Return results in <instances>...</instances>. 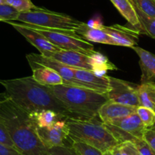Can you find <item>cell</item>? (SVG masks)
Returning <instances> with one entry per match:
<instances>
[{
	"label": "cell",
	"mask_w": 155,
	"mask_h": 155,
	"mask_svg": "<svg viewBox=\"0 0 155 155\" xmlns=\"http://www.w3.org/2000/svg\"><path fill=\"white\" fill-rule=\"evenodd\" d=\"M111 152H112V153H113V155H122L121 152H120V147H119V145L116 146L114 148L112 149Z\"/></svg>",
	"instance_id": "cell-35"
},
{
	"label": "cell",
	"mask_w": 155,
	"mask_h": 155,
	"mask_svg": "<svg viewBox=\"0 0 155 155\" xmlns=\"http://www.w3.org/2000/svg\"><path fill=\"white\" fill-rule=\"evenodd\" d=\"M102 28L112 37L115 46L132 48L138 44V36L141 34L134 28H129L120 25H114L112 26L103 25Z\"/></svg>",
	"instance_id": "cell-14"
},
{
	"label": "cell",
	"mask_w": 155,
	"mask_h": 155,
	"mask_svg": "<svg viewBox=\"0 0 155 155\" xmlns=\"http://www.w3.org/2000/svg\"><path fill=\"white\" fill-rule=\"evenodd\" d=\"M71 147L77 152L78 155H103L101 150L86 143L80 141H72Z\"/></svg>",
	"instance_id": "cell-25"
},
{
	"label": "cell",
	"mask_w": 155,
	"mask_h": 155,
	"mask_svg": "<svg viewBox=\"0 0 155 155\" xmlns=\"http://www.w3.org/2000/svg\"><path fill=\"white\" fill-rule=\"evenodd\" d=\"M5 4L10 5L19 13L37 10L40 7H37L31 2V0H5Z\"/></svg>",
	"instance_id": "cell-26"
},
{
	"label": "cell",
	"mask_w": 155,
	"mask_h": 155,
	"mask_svg": "<svg viewBox=\"0 0 155 155\" xmlns=\"http://www.w3.org/2000/svg\"><path fill=\"white\" fill-rule=\"evenodd\" d=\"M108 77L110 90L106 94L108 101L125 105L139 107L140 103L138 95V85L116 78L110 76Z\"/></svg>",
	"instance_id": "cell-8"
},
{
	"label": "cell",
	"mask_w": 155,
	"mask_h": 155,
	"mask_svg": "<svg viewBox=\"0 0 155 155\" xmlns=\"http://www.w3.org/2000/svg\"><path fill=\"white\" fill-rule=\"evenodd\" d=\"M122 155H140L138 149L132 141H124L119 144Z\"/></svg>",
	"instance_id": "cell-30"
},
{
	"label": "cell",
	"mask_w": 155,
	"mask_h": 155,
	"mask_svg": "<svg viewBox=\"0 0 155 155\" xmlns=\"http://www.w3.org/2000/svg\"><path fill=\"white\" fill-rule=\"evenodd\" d=\"M50 155H78L72 147L66 145L53 147L50 149Z\"/></svg>",
	"instance_id": "cell-32"
},
{
	"label": "cell",
	"mask_w": 155,
	"mask_h": 155,
	"mask_svg": "<svg viewBox=\"0 0 155 155\" xmlns=\"http://www.w3.org/2000/svg\"><path fill=\"white\" fill-rule=\"evenodd\" d=\"M0 4H5V0H0Z\"/></svg>",
	"instance_id": "cell-37"
},
{
	"label": "cell",
	"mask_w": 155,
	"mask_h": 155,
	"mask_svg": "<svg viewBox=\"0 0 155 155\" xmlns=\"http://www.w3.org/2000/svg\"><path fill=\"white\" fill-rule=\"evenodd\" d=\"M29 116L33 122L35 123L36 126L40 128L51 126L56 121L62 120L58 116L57 113L50 110H42V111L33 113V114H29Z\"/></svg>",
	"instance_id": "cell-22"
},
{
	"label": "cell",
	"mask_w": 155,
	"mask_h": 155,
	"mask_svg": "<svg viewBox=\"0 0 155 155\" xmlns=\"http://www.w3.org/2000/svg\"><path fill=\"white\" fill-rule=\"evenodd\" d=\"M78 34L88 42L91 41V42L98 43V44L115 45V43L112 37L103 29L102 27L100 28H91L86 24L85 26Z\"/></svg>",
	"instance_id": "cell-19"
},
{
	"label": "cell",
	"mask_w": 155,
	"mask_h": 155,
	"mask_svg": "<svg viewBox=\"0 0 155 155\" xmlns=\"http://www.w3.org/2000/svg\"><path fill=\"white\" fill-rule=\"evenodd\" d=\"M91 64L92 66V71L97 75H106V73L109 70H117L116 65L112 63L108 58L95 51L94 53L90 56Z\"/></svg>",
	"instance_id": "cell-21"
},
{
	"label": "cell",
	"mask_w": 155,
	"mask_h": 155,
	"mask_svg": "<svg viewBox=\"0 0 155 155\" xmlns=\"http://www.w3.org/2000/svg\"><path fill=\"white\" fill-rule=\"evenodd\" d=\"M104 124L120 144L131 141L134 138H143L147 129L136 113Z\"/></svg>",
	"instance_id": "cell-7"
},
{
	"label": "cell",
	"mask_w": 155,
	"mask_h": 155,
	"mask_svg": "<svg viewBox=\"0 0 155 155\" xmlns=\"http://www.w3.org/2000/svg\"><path fill=\"white\" fill-rule=\"evenodd\" d=\"M46 57L54 59L61 63L73 68H81L92 71L90 56L72 50H60L41 54Z\"/></svg>",
	"instance_id": "cell-11"
},
{
	"label": "cell",
	"mask_w": 155,
	"mask_h": 155,
	"mask_svg": "<svg viewBox=\"0 0 155 155\" xmlns=\"http://www.w3.org/2000/svg\"><path fill=\"white\" fill-rule=\"evenodd\" d=\"M19 12L7 4H0V21H17Z\"/></svg>",
	"instance_id": "cell-27"
},
{
	"label": "cell",
	"mask_w": 155,
	"mask_h": 155,
	"mask_svg": "<svg viewBox=\"0 0 155 155\" xmlns=\"http://www.w3.org/2000/svg\"><path fill=\"white\" fill-rule=\"evenodd\" d=\"M5 23L12 26L18 32L20 33L28 42L31 43L39 50L41 54H44L48 52H56L61 50L60 48L50 43L42 34H39L29 27L24 25L23 24L16 23L13 21H5Z\"/></svg>",
	"instance_id": "cell-12"
},
{
	"label": "cell",
	"mask_w": 155,
	"mask_h": 155,
	"mask_svg": "<svg viewBox=\"0 0 155 155\" xmlns=\"http://www.w3.org/2000/svg\"><path fill=\"white\" fill-rule=\"evenodd\" d=\"M143 138L155 151V125L146 129Z\"/></svg>",
	"instance_id": "cell-33"
},
{
	"label": "cell",
	"mask_w": 155,
	"mask_h": 155,
	"mask_svg": "<svg viewBox=\"0 0 155 155\" xmlns=\"http://www.w3.org/2000/svg\"><path fill=\"white\" fill-rule=\"evenodd\" d=\"M66 119L68 138L71 141H80L93 146L104 153L111 150L120 142L107 129L101 120Z\"/></svg>",
	"instance_id": "cell-4"
},
{
	"label": "cell",
	"mask_w": 155,
	"mask_h": 155,
	"mask_svg": "<svg viewBox=\"0 0 155 155\" xmlns=\"http://www.w3.org/2000/svg\"><path fill=\"white\" fill-rule=\"evenodd\" d=\"M103 155H113V153H112L111 150H107V151L104 152Z\"/></svg>",
	"instance_id": "cell-36"
},
{
	"label": "cell",
	"mask_w": 155,
	"mask_h": 155,
	"mask_svg": "<svg viewBox=\"0 0 155 155\" xmlns=\"http://www.w3.org/2000/svg\"><path fill=\"white\" fill-rule=\"evenodd\" d=\"M21 24L42 34L50 43L61 50L79 52L87 56H91L95 53L94 46L75 32L47 29L29 24Z\"/></svg>",
	"instance_id": "cell-6"
},
{
	"label": "cell",
	"mask_w": 155,
	"mask_h": 155,
	"mask_svg": "<svg viewBox=\"0 0 155 155\" xmlns=\"http://www.w3.org/2000/svg\"><path fill=\"white\" fill-rule=\"evenodd\" d=\"M21 23L29 24L47 29L71 31L78 34L86 23L63 13L56 12L44 8L20 12L17 19Z\"/></svg>",
	"instance_id": "cell-5"
},
{
	"label": "cell",
	"mask_w": 155,
	"mask_h": 155,
	"mask_svg": "<svg viewBox=\"0 0 155 155\" xmlns=\"http://www.w3.org/2000/svg\"><path fill=\"white\" fill-rule=\"evenodd\" d=\"M136 113L147 129L152 127L155 124V112L153 110L147 107L139 106L137 107Z\"/></svg>",
	"instance_id": "cell-24"
},
{
	"label": "cell",
	"mask_w": 155,
	"mask_h": 155,
	"mask_svg": "<svg viewBox=\"0 0 155 155\" xmlns=\"http://www.w3.org/2000/svg\"><path fill=\"white\" fill-rule=\"evenodd\" d=\"M0 121L8 130L15 147L23 155H50L39 138L37 126L29 114L16 105L5 93L0 94Z\"/></svg>",
	"instance_id": "cell-2"
},
{
	"label": "cell",
	"mask_w": 155,
	"mask_h": 155,
	"mask_svg": "<svg viewBox=\"0 0 155 155\" xmlns=\"http://www.w3.org/2000/svg\"><path fill=\"white\" fill-rule=\"evenodd\" d=\"M48 87L78 120L97 117L100 108L108 101L106 94L78 86L62 84Z\"/></svg>",
	"instance_id": "cell-3"
},
{
	"label": "cell",
	"mask_w": 155,
	"mask_h": 155,
	"mask_svg": "<svg viewBox=\"0 0 155 155\" xmlns=\"http://www.w3.org/2000/svg\"><path fill=\"white\" fill-rule=\"evenodd\" d=\"M133 5L148 15L155 18V0H131Z\"/></svg>",
	"instance_id": "cell-28"
},
{
	"label": "cell",
	"mask_w": 155,
	"mask_h": 155,
	"mask_svg": "<svg viewBox=\"0 0 155 155\" xmlns=\"http://www.w3.org/2000/svg\"><path fill=\"white\" fill-rule=\"evenodd\" d=\"M39 138L47 149L65 146V141L68 138V128L66 119L56 121L51 126L37 127Z\"/></svg>",
	"instance_id": "cell-9"
},
{
	"label": "cell",
	"mask_w": 155,
	"mask_h": 155,
	"mask_svg": "<svg viewBox=\"0 0 155 155\" xmlns=\"http://www.w3.org/2000/svg\"><path fill=\"white\" fill-rule=\"evenodd\" d=\"M134 7L139 21L141 34H146L151 38L155 39V18L145 14L135 5Z\"/></svg>",
	"instance_id": "cell-23"
},
{
	"label": "cell",
	"mask_w": 155,
	"mask_h": 155,
	"mask_svg": "<svg viewBox=\"0 0 155 155\" xmlns=\"http://www.w3.org/2000/svg\"><path fill=\"white\" fill-rule=\"evenodd\" d=\"M119 12L129 22L132 28L139 31L141 34L139 21L137 17L135 7L131 0H110Z\"/></svg>",
	"instance_id": "cell-18"
},
{
	"label": "cell",
	"mask_w": 155,
	"mask_h": 155,
	"mask_svg": "<svg viewBox=\"0 0 155 155\" xmlns=\"http://www.w3.org/2000/svg\"><path fill=\"white\" fill-rule=\"evenodd\" d=\"M140 106L147 107L155 112V83L154 81L141 83L138 87Z\"/></svg>",
	"instance_id": "cell-20"
},
{
	"label": "cell",
	"mask_w": 155,
	"mask_h": 155,
	"mask_svg": "<svg viewBox=\"0 0 155 155\" xmlns=\"http://www.w3.org/2000/svg\"><path fill=\"white\" fill-rule=\"evenodd\" d=\"M132 49L139 57V65L141 70V83L154 81L155 55L138 46L132 47Z\"/></svg>",
	"instance_id": "cell-17"
},
{
	"label": "cell",
	"mask_w": 155,
	"mask_h": 155,
	"mask_svg": "<svg viewBox=\"0 0 155 155\" xmlns=\"http://www.w3.org/2000/svg\"><path fill=\"white\" fill-rule=\"evenodd\" d=\"M26 57L28 61H31V62H36L37 64L49 67V68L55 70L62 78L63 84L78 86L75 78H74V68H73L67 66L54 59L46 57V56L41 55V53L40 54L30 53V54L27 55Z\"/></svg>",
	"instance_id": "cell-13"
},
{
	"label": "cell",
	"mask_w": 155,
	"mask_h": 155,
	"mask_svg": "<svg viewBox=\"0 0 155 155\" xmlns=\"http://www.w3.org/2000/svg\"><path fill=\"white\" fill-rule=\"evenodd\" d=\"M33 71L32 77L37 82L45 86H55L63 84L60 74L53 68L28 61Z\"/></svg>",
	"instance_id": "cell-16"
},
{
	"label": "cell",
	"mask_w": 155,
	"mask_h": 155,
	"mask_svg": "<svg viewBox=\"0 0 155 155\" xmlns=\"http://www.w3.org/2000/svg\"><path fill=\"white\" fill-rule=\"evenodd\" d=\"M0 143L15 148L12 142V140L8 134V130L1 121H0Z\"/></svg>",
	"instance_id": "cell-31"
},
{
	"label": "cell",
	"mask_w": 155,
	"mask_h": 155,
	"mask_svg": "<svg viewBox=\"0 0 155 155\" xmlns=\"http://www.w3.org/2000/svg\"><path fill=\"white\" fill-rule=\"evenodd\" d=\"M137 107L107 101L98 111V116L104 123H110L116 119L123 118L136 113Z\"/></svg>",
	"instance_id": "cell-15"
},
{
	"label": "cell",
	"mask_w": 155,
	"mask_h": 155,
	"mask_svg": "<svg viewBox=\"0 0 155 155\" xmlns=\"http://www.w3.org/2000/svg\"><path fill=\"white\" fill-rule=\"evenodd\" d=\"M131 141L135 144L140 155H155L154 150L146 142L144 138H134Z\"/></svg>",
	"instance_id": "cell-29"
},
{
	"label": "cell",
	"mask_w": 155,
	"mask_h": 155,
	"mask_svg": "<svg viewBox=\"0 0 155 155\" xmlns=\"http://www.w3.org/2000/svg\"><path fill=\"white\" fill-rule=\"evenodd\" d=\"M74 74L78 87H84L102 94H107L110 90L108 75H97L90 70L81 68H74Z\"/></svg>",
	"instance_id": "cell-10"
},
{
	"label": "cell",
	"mask_w": 155,
	"mask_h": 155,
	"mask_svg": "<svg viewBox=\"0 0 155 155\" xmlns=\"http://www.w3.org/2000/svg\"><path fill=\"white\" fill-rule=\"evenodd\" d=\"M7 96L28 114L42 110L54 111L61 119H74L71 112L59 101L50 87L42 85L31 77L0 79Z\"/></svg>",
	"instance_id": "cell-1"
},
{
	"label": "cell",
	"mask_w": 155,
	"mask_h": 155,
	"mask_svg": "<svg viewBox=\"0 0 155 155\" xmlns=\"http://www.w3.org/2000/svg\"><path fill=\"white\" fill-rule=\"evenodd\" d=\"M0 155H23L14 147L0 143Z\"/></svg>",
	"instance_id": "cell-34"
},
{
	"label": "cell",
	"mask_w": 155,
	"mask_h": 155,
	"mask_svg": "<svg viewBox=\"0 0 155 155\" xmlns=\"http://www.w3.org/2000/svg\"><path fill=\"white\" fill-rule=\"evenodd\" d=\"M154 125H155V124H154Z\"/></svg>",
	"instance_id": "cell-38"
}]
</instances>
